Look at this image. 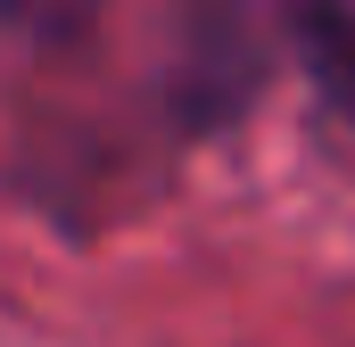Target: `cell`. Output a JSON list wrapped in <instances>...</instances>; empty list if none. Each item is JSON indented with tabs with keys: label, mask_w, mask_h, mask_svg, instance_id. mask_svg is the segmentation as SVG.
Listing matches in <instances>:
<instances>
[{
	"label": "cell",
	"mask_w": 355,
	"mask_h": 347,
	"mask_svg": "<svg viewBox=\"0 0 355 347\" xmlns=\"http://www.w3.org/2000/svg\"><path fill=\"white\" fill-rule=\"evenodd\" d=\"M272 8H281V25L297 33L314 83L355 116V17H347V0H272Z\"/></svg>",
	"instance_id": "cell-1"
}]
</instances>
